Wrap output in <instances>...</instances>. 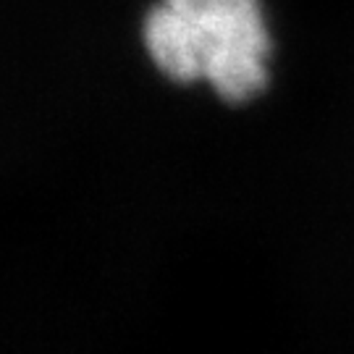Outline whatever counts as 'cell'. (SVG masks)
Instances as JSON below:
<instances>
[{"instance_id":"obj_1","label":"cell","mask_w":354,"mask_h":354,"mask_svg":"<svg viewBox=\"0 0 354 354\" xmlns=\"http://www.w3.org/2000/svg\"><path fill=\"white\" fill-rule=\"evenodd\" d=\"M142 39L168 79L205 82L228 102L268 87L270 32L260 0H158Z\"/></svg>"}]
</instances>
